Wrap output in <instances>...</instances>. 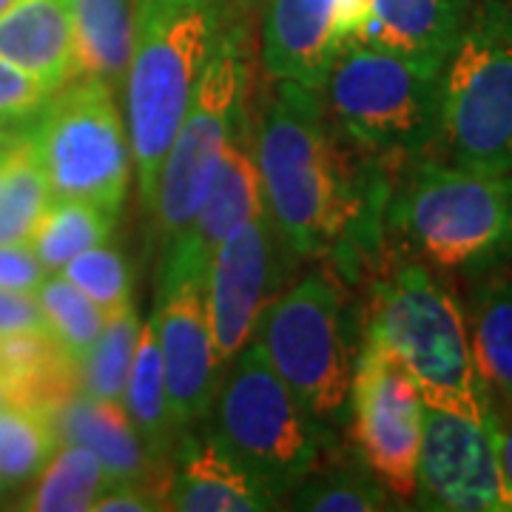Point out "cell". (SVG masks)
I'll return each instance as SVG.
<instances>
[{"label":"cell","instance_id":"38","mask_svg":"<svg viewBox=\"0 0 512 512\" xmlns=\"http://www.w3.org/2000/svg\"><path fill=\"white\" fill-rule=\"evenodd\" d=\"M35 120V117H32ZM32 120H20V117H9V114H0V157L9 151L12 146H18L20 140L29 134Z\"/></svg>","mask_w":512,"mask_h":512},{"label":"cell","instance_id":"28","mask_svg":"<svg viewBox=\"0 0 512 512\" xmlns=\"http://www.w3.org/2000/svg\"><path fill=\"white\" fill-rule=\"evenodd\" d=\"M52 202V188L37 163L29 134L6 151L0 183V245L29 242Z\"/></svg>","mask_w":512,"mask_h":512},{"label":"cell","instance_id":"9","mask_svg":"<svg viewBox=\"0 0 512 512\" xmlns=\"http://www.w3.org/2000/svg\"><path fill=\"white\" fill-rule=\"evenodd\" d=\"M29 140L52 200H83L120 217L131 185L128 126L109 83L74 77L49 94Z\"/></svg>","mask_w":512,"mask_h":512},{"label":"cell","instance_id":"8","mask_svg":"<svg viewBox=\"0 0 512 512\" xmlns=\"http://www.w3.org/2000/svg\"><path fill=\"white\" fill-rule=\"evenodd\" d=\"M322 92L336 131L376 163L416 160L436 143L439 77L404 57L345 43Z\"/></svg>","mask_w":512,"mask_h":512},{"label":"cell","instance_id":"32","mask_svg":"<svg viewBox=\"0 0 512 512\" xmlns=\"http://www.w3.org/2000/svg\"><path fill=\"white\" fill-rule=\"evenodd\" d=\"M60 274L72 282L74 288L97 302L106 316L120 313L134 305V274L123 251L111 248L109 242H100L89 251L77 254L63 265Z\"/></svg>","mask_w":512,"mask_h":512},{"label":"cell","instance_id":"2","mask_svg":"<svg viewBox=\"0 0 512 512\" xmlns=\"http://www.w3.org/2000/svg\"><path fill=\"white\" fill-rule=\"evenodd\" d=\"M225 26V0H137L134 49L123 89L140 205L148 217L154 214L165 151Z\"/></svg>","mask_w":512,"mask_h":512},{"label":"cell","instance_id":"10","mask_svg":"<svg viewBox=\"0 0 512 512\" xmlns=\"http://www.w3.org/2000/svg\"><path fill=\"white\" fill-rule=\"evenodd\" d=\"M245 97V37L239 26L228 23L160 168L157 202L151 217L157 222L163 245L183 231L205 200L220 171L222 157L245 120Z\"/></svg>","mask_w":512,"mask_h":512},{"label":"cell","instance_id":"3","mask_svg":"<svg viewBox=\"0 0 512 512\" xmlns=\"http://www.w3.org/2000/svg\"><path fill=\"white\" fill-rule=\"evenodd\" d=\"M365 339L382 345L407 370L427 407L473 421L490 419L467 313L427 262L407 259L376 279Z\"/></svg>","mask_w":512,"mask_h":512},{"label":"cell","instance_id":"18","mask_svg":"<svg viewBox=\"0 0 512 512\" xmlns=\"http://www.w3.org/2000/svg\"><path fill=\"white\" fill-rule=\"evenodd\" d=\"M470 9L473 0H370V15L350 43L384 49L439 77Z\"/></svg>","mask_w":512,"mask_h":512},{"label":"cell","instance_id":"33","mask_svg":"<svg viewBox=\"0 0 512 512\" xmlns=\"http://www.w3.org/2000/svg\"><path fill=\"white\" fill-rule=\"evenodd\" d=\"M49 94L52 92L40 86L32 74H26L6 57H0V114L32 120L37 111L46 106Z\"/></svg>","mask_w":512,"mask_h":512},{"label":"cell","instance_id":"20","mask_svg":"<svg viewBox=\"0 0 512 512\" xmlns=\"http://www.w3.org/2000/svg\"><path fill=\"white\" fill-rule=\"evenodd\" d=\"M0 57L32 74L49 92L72 83L77 57L66 0H15L0 12Z\"/></svg>","mask_w":512,"mask_h":512},{"label":"cell","instance_id":"36","mask_svg":"<svg viewBox=\"0 0 512 512\" xmlns=\"http://www.w3.org/2000/svg\"><path fill=\"white\" fill-rule=\"evenodd\" d=\"M100 512H154L165 510L163 498L146 484H111L106 493L94 501Z\"/></svg>","mask_w":512,"mask_h":512},{"label":"cell","instance_id":"34","mask_svg":"<svg viewBox=\"0 0 512 512\" xmlns=\"http://www.w3.org/2000/svg\"><path fill=\"white\" fill-rule=\"evenodd\" d=\"M46 276L49 274L40 265V259H37L29 242L0 245V288L35 293Z\"/></svg>","mask_w":512,"mask_h":512},{"label":"cell","instance_id":"40","mask_svg":"<svg viewBox=\"0 0 512 512\" xmlns=\"http://www.w3.org/2000/svg\"><path fill=\"white\" fill-rule=\"evenodd\" d=\"M3 165H6V154L0 157V183H3Z\"/></svg>","mask_w":512,"mask_h":512},{"label":"cell","instance_id":"23","mask_svg":"<svg viewBox=\"0 0 512 512\" xmlns=\"http://www.w3.org/2000/svg\"><path fill=\"white\" fill-rule=\"evenodd\" d=\"M467 328L490 410H512V276L493 271L478 285Z\"/></svg>","mask_w":512,"mask_h":512},{"label":"cell","instance_id":"13","mask_svg":"<svg viewBox=\"0 0 512 512\" xmlns=\"http://www.w3.org/2000/svg\"><path fill=\"white\" fill-rule=\"evenodd\" d=\"M416 501L427 510L512 512L490 419L473 421L424 407Z\"/></svg>","mask_w":512,"mask_h":512},{"label":"cell","instance_id":"7","mask_svg":"<svg viewBox=\"0 0 512 512\" xmlns=\"http://www.w3.org/2000/svg\"><path fill=\"white\" fill-rule=\"evenodd\" d=\"M251 339L313 419L345 421L356 356L348 293L333 271H316L276 293Z\"/></svg>","mask_w":512,"mask_h":512},{"label":"cell","instance_id":"30","mask_svg":"<svg viewBox=\"0 0 512 512\" xmlns=\"http://www.w3.org/2000/svg\"><path fill=\"white\" fill-rule=\"evenodd\" d=\"M140 328H143V322H140L134 305L109 316L97 342L80 359V390L83 393H89L94 399H106V402H123Z\"/></svg>","mask_w":512,"mask_h":512},{"label":"cell","instance_id":"24","mask_svg":"<svg viewBox=\"0 0 512 512\" xmlns=\"http://www.w3.org/2000/svg\"><path fill=\"white\" fill-rule=\"evenodd\" d=\"M123 404H126L137 433L146 441L148 453L160 461H168V456L174 453V441L180 439L183 430L171 416V404H168V393H165L163 359H160V345H157V333H154L151 319L140 328Z\"/></svg>","mask_w":512,"mask_h":512},{"label":"cell","instance_id":"4","mask_svg":"<svg viewBox=\"0 0 512 512\" xmlns=\"http://www.w3.org/2000/svg\"><path fill=\"white\" fill-rule=\"evenodd\" d=\"M390 222L430 268L501 271L512 262V174L421 160L390 200Z\"/></svg>","mask_w":512,"mask_h":512},{"label":"cell","instance_id":"35","mask_svg":"<svg viewBox=\"0 0 512 512\" xmlns=\"http://www.w3.org/2000/svg\"><path fill=\"white\" fill-rule=\"evenodd\" d=\"M35 328H46L35 293L0 288V336Z\"/></svg>","mask_w":512,"mask_h":512},{"label":"cell","instance_id":"16","mask_svg":"<svg viewBox=\"0 0 512 512\" xmlns=\"http://www.w3.org/2000/svg\"><path fill=\"white\" fill-rule=\"evenodd\" d=\"M52 419L60 441H72L92 450L111 484H146L165 504L174 467L148 453L126 404L94 399L80 390L57 407Z\"/></svg>","mask_w":512,"mask_h":512},{"label":"cell","instance_id":"17","mask_svg":"<svg viewBox=\"0 0 512 512\" xmlns=\"http://www.w3.org/2000/svg\"><path fill=\"white\" fill-rule=\"evenodd\" d=\"M342 46L336 0H268L262 26L268 77L322 92Z\"/></svg>","mask_w":512,"mask_h":512},{"label":"cell","instance_id":"26","mask_svg":"<svg viewBox=\"0 0 512 512\" xmlns=\"http://www.w3.org/2000/svg\"><path fill=\"white\" fill-rule=\"evenodd\" d=\"M117 217L83 200H52L29 239L46 274H60L63 265L100 242H109Z\"/></svg>","mask_w":512,"mask_h":512},{"label":"cell","instance_id":"39","mask_svg":"<svg viewBox=\"0 0 512 512\" xmlns=\"http://www.w3.org/2000/svg\"><path fill=\"white\" fill-rule=\"evenodd\" d=\"M12 3H15V0H0V12H6V9H9Z\"/></svg>","mask_w":512,"mask_h":512},{"label":"cell","instance_id":"29","mask_svg":"<svg viewBox=\"0 0 512 512\" xmlns=\"http://www.w3.org/2000/svg\"><path fill=\"white\" fill-rule=\"evenodd\" d=\"M60 447L55 419L35 407H0V481L3 487H23L49 464Z\"/></svg>","mask_w":512,"mask_h":512},{"label":"cell","instance_id":"42","mask_svg":"<svg viewBox=\"0 0 512 512\" xmlns=\"http://www.w3.org/2000/svg\"><path fill=\"white\" fill-rule=\"evenodd\" d=\"M0 493H3V481H0Z\"/></svg>","mask_w":512,"mask_h":512},{"label":"cell","instance_id":"12","mask_svg":"<svg viewBox=\"0 0 512 512\" xmlns=\"http://www.w3.org/2000/svg\"><path fill=\"white\" fill-rule=\"evenodd\" d=\"M282 248L288 245L265 208L237 225L211 259L205 274V305L222 367L231 365V359L251 342L265 305L279 293L285 271Z\"/></svg>","mask_w":512,"mask_h":512},{"label":"cell","instance_id":"22","mask_svg":"<svg viewBox=\"0 0 512 512\" xmlns=\"http://www.w3.org/2000/svg\"><path fill=\"white\" fill-rule=\"evenodd\" d=\"M74 32L77 77L123 86L134 49L137 0H66Z\"/></svg>","mask_w":512,"mask_h":512},{"label":"cell","instance_id":"41","mask_svg":"<svg viewBox=\"0 0 512 512\" xmlns=\"http://www.w3.org/2000/svg\"><path fill=\"white\" fill-rule=\"evenodd\" d=\"M0 407H3V393H0Z\"/></svg>","mask_w":512,"mask_h":512},{"label":"cell","instance_id":"21","mask_svg":"<svg viewBox=\"0 0 512 512\" xmlns=\"http://www.w3.org/2000/svg\"><path fill=\"white\" fill-rule=\"evenodd\" d=\"M0 393L3 404L55 416L60 404L80 393V365L46 328L0 336Z\"/></svg>","mask_w":512,"mask_h":512},{"label":"cell","instance_id":"37","mask_svg":"<svg viewBox=\"0 0 512 512\" xmlns=\"http://www.w3.org/2000/svg\"><path fill=\"white\" fill-rule=\"evenodd\" d=\"M490 430H493L495 456H498L501 476H504L507 490L512 493V410H501V413L490 410Z\"/></svg>","mask_w":512,"mask_h":512},{"label":"cell","instance_id":"31","mask_svg":"<svg viewBox=\"0 0 512 512\" xmlns=\"http://www.w3.org/2000/svg\"><path fill=\"white\" fill-rule=\"evenodd\" d=\"M35 296L40 311H43L46 330L80 365V359L89 353V348L97 342V336L106 328L109 316L80 288H74L63 274L46 276Z\"/></svg>","mask_w":512,"mask_h":512},{"label":"cell","instance_id":"5","mask_svg":"<svg viewBox=\"0 0 512 512\" xmlns=\"http://www.w3.org/2000/svg\"><path fill=\"white\" fill-rule=\"evenodd\" d=\"M444 163L512 174V0H478L439 74Z\"/></svg>","mask_w":512,"mask_h":512},{"label":"cell","instance_id":"15","mask_svg":"<svg viewBox=\"0 0 512 512\" xmlns=\"http://www.w3.org/2000/svg\"><path fill=\"white\" fill-rule=\"evenodd\" d=\"M265 211V194L254 154L237 140L228 146L220 171L208 188L205 200L194 211L183 231L163 245V259L157 271V296L183 282H205L208 265L225 237Z\"/></svg>","mask_w":512,"mask_h":512},{"label":"cell","instance_id":"25","mask_svg":"<svg viewBox=\"0 0 512 512\" xmlns=\"http://www.w3.org/2000/svg\"><path fill=\"white\" fill-rule=\"evenodd\" d=\"M111 487L103 464L92 450L60 441L55 456L35 476L20 510L32 512H86L94 510V501Z\"/></svg>","mask_w":512,"mask_h":512},{"label":"cell","instance_id":"1","mask_svg":"<svg viewBox=\"0 0 512 512\" xmlns=\"http://www.w3.org/2000/svg\"><path fill=\"white\" fill-rule=\"evenodd\" d=\"M330 123L322 92L279 80L259 120L254 160L265 208L279 237L302 259H325L353 245L382 202L373 163Z\"/></svg>","mask_w":512,"mask_h":512},{"label":"cell","instance_id":"6","mask_svg":"<svg viewBox=\"0 0 512 512\" xmlns=\"http://www.w3.org/2000/svg\"><path fill=\"white\" fill-rule=\"evenodd\" d=\"M231 362L211 404V439L282 501L322 464L328 430L276 376L256 342Z\"/></svg>","mask_w":512,"mask_h":512},{"label":"cell","instance_id":"14","mask_svg":"<svg viewBox=\"0 0 512 512\" xmlns=\"http://www.w3.org/2000/svg\"><path fill=\"white\" fill-rule=\"evenodd\" d=\"M154 333L163 359L165 393L171 416L185 430L200 424L220 387L225 367L217 362L211 319L205 305V282H183L163 296L154 308Z\"/></svg>","mask_w":512,"mask_h":512},{"label":"cell","instance_id":"19","mask_svg":"<svg viewBox=\"0 0 512 512\" xmlns=\"http://www.w3.org/2000/svg\"><path fill=\"white\" fill-rule=\"evenodd\" d=\"M274 507V493L228 456L211 436L205 441L180 436L165 510L262 512Z\"/></svg>","mask_w":512,"mask_h":512},{"label":"cell","instance_id":"11","mask_svg":"<svg viewBox=\"0 0 512 512\" xmlns=\"http://www.w3.org/2000/svg\"><path fill=\"white\" fill-rule=\"evenodd\" d=\"M424 407L407 370L382 345L365 339L350 382L353 441L370 473L404 501L416 498Z\"/></svg>","mask_w":512,"mask_h":512},{"label":"cell","instance_id":"27","mask_svg":"<svg viewBox=\"0 0 512 512\" xmlns=\"http://www.w3.org/2000/svg\"><path fill=\"white\" fill-rule=\"evenodd\" d=\"M387 495L379 478L370 473L365 461H336V464H316L291 493L285 495L291 510L313 512H376L387 510Z\"/></svg>","mask_w":512,"mask_h":512}]
</instances>
